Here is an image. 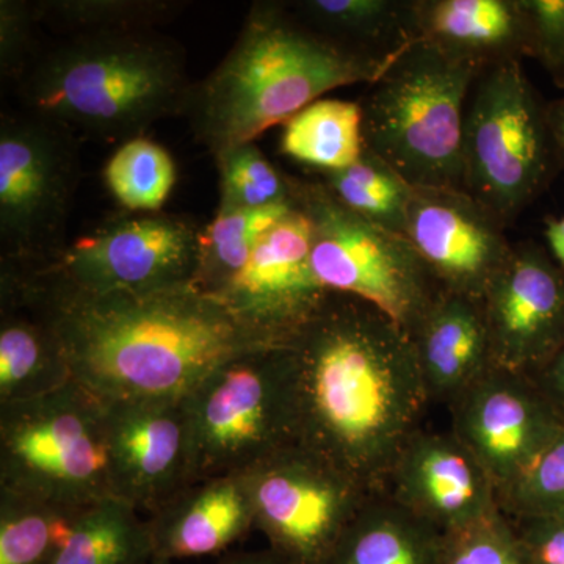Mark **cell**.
<instances>
[{"label": "cell", "mask_w": 564, "mask_h": 564, "mask_svg": "<svg viewBox=\"0 0 564 564\" xmlns=\"http://www.w3.org/2000/svg\"><path fill=\"white\" fill-rule=\"evenodd\" d=\"M547 124L560 170H564V96L547 102Z\"/></svg>", "instance_id": "obj_39"}, {"label": "cell", "mask_w": 564, "mask_h": 564, "mask_svg": "<svg viewBox=\"0 0 564 564\" xmlns=\"http://www.w3.org/2000/svg\"><path fill=\"white\" fill-rule=\"evenodd\" d=\"M494 364L532 377L564 345V267L524 240L481 299Z\"/></svg>", "instance_id": "obj_15"}, {"label": "cell", "mask_w": 564, "mask_h": 564, "mask_svg": "<svg viewBox=\"0 0 564 564\" xmlns=\"http://www.w3.org/2000/svg\"><path fill=\"white\" fill-rule=\"evenodd\" d=\"M293 207L295 196L292 202L262 209L217 212L214 221L202 231L195 284L214 296L243 269L262 237Z\"/></svg>", "instance_id": "obj_29"}, {"label": "cell", "mask_w": 564, "mask_h": 564, "mask_svg": "<svg viewBox=\"0 0 564 564\" xmlns=\"http://www.w3.org/2000/svg\"><path fill=\"white\" fill-rule=\"evenodd\" d=\"M381 491L444 533L500 508L496 486L473 452L454 433L425 426L403 445Z\"/></svg>", "instance_id": "obj_18"}, {"label": "cell", "mask_w": 564, "mask_h": 564, "mask_svg": "<svg viewBox=\"0 0 564 564\" xmlns=\"http://www.w3.org/2000/svg\"><path fill=\"white\" fill-rule=\"evenodd\" d=\"M430 403L448 408L494 364L481 302L443 291L411 334Z\"/></svg>", "instance_id": "obj_19"}, {"label": "cell", "mask_w": 564, "mask_h": 564, "mask_svg": "<svg viewBox=\"0 0 564 564\" xmlns=\"http://www.w3.org/2000/svg\"><path fill=\"white\" fill-rule=\"evenodd\" d=\"M293 196L310 220L318 281L373 304L411 337L444 289L408 237L352 214L317 180H293Z\"/></svg>", "instance_id": "obj_9"}, {"label": "cell", "mask_w": 564, "mask_h": 564, "mask_svg": "<svg viewBox=\"0 0 564 564\" xmlns=\"http://www.w3.org/2000/svg\"><path fill=\"white\" fill-rule=\"evenodd\" d=\"M154 556L150 519L107 497L82 511L55 564H148Z\"/></svg>", "instance_id": "obj_26"}, {"label": "cell", "mask_w": 564, "mask_h": 564, "mask_svg": "<svg viewBox=\"0 0 564 564\" xmlns=\"http://www.w3.org/2000/svg\"><path fill=\"white\" fill-rule=\"evenodd\" d=\"M289 352L296 445L381 491L432 404L413 340L373 304L332 292Z\"/></svg>", "instance_id": "obj_1"}, {"label": "cell", "mask_w": 564, "mask_h": 564, "mask_svg": "<svg viewBox=\"0 0 564 564\" xmlns=\"http://www.w3.org/2000/svg\"><path fill=\"white\" fill-rule=\"evenodd\" d=\"M391 62L322 35L288 3L259 2L229 54L193 87L185 115L217 159L284 126L326 93L372 84Z\"/></svg>", "instance_id": "obj_3"}, {"label": "cell", "mask_w": 564, "mask_h": 564, "mask_svg": "<svg viewBox=\"0 0 564 564\" xmlns=\"http://www.w3.org/2000/svg\"><path fill=\"white\" fill-rule=\"evenodd\" d=\"M443 564H532L502 508L444 536Z\"/></svg>", "instance_id": "obj_33"}, {"label": "cell", "mask_w": 564, "mask_h": 564, "mask_svg": "<svg viewBox=\"0 0 564 564\" xmlns=\"http://www.w3.org/2000/svg\"><path fill=\"white\" fill-rule=\"evenodd\" d=\"M199 239L202 231L180 217L135 214L82 237L32 276L96 295L195 284Z\"/></svg>", "instance_id": "obj_11"}, {"label": "cell", "mask_w": 564, "mask_h": 564, "mask_svg": "<svg viewBox=\"0 0 564 564\" xmlns=\"http://www.w3.org/2000/svg\"><path fill=\"white\" fill-rule=\"evenodd\" d=\"M82 511L0 488V564H55Z\"/></svg>", "instance_id": "obj_28"}, {"label": "cell", "mask_w": 564, "mask_h": 564, "mask_svg": "<svg viewBox=\"0 0 564 564\" xmlns=\"http://www.w3.org/2000/svg\"><path fill=\"white\" fill-rule=\"evenodd\" d=\"M18 285L50 317L74 380L104 403L184 402L223 364L280 347L196 284L99 295L35 276Z\"/></svg>", "instance_id": "obj_2"}, {"label": "cell", "mask_w": 564, "mask_h": 564, "mask_svg": "<svg viewBox=\"0 0 564 564\" xmlns=\"http://www.w3.org/2000/svg\"><path fill=\"white\" fill-rule=\"evenodd\" d=\"M39 117L2 120L0 232L18 258H39L61 239L77 184L69 133Z\"/></svg>", "instance_id": "obj_12"}, {"label": "cell", "mask_w": 564, "mask_h": 564, "mask_svg": "<svg viewBox=\"0 0 564 564\" xmlns=\"http://www.w3.org/2000/svg\"><path fill=\"white\" fill-rule=\"evenodd\" d=\"M281 151L315 173L340 172L366 151L362 107L344 99H318L284 124Z\"/></svg>", "instance_id": "obj_25"}, {"label": "cell", "mask_w": 564, "mask_h": 564, "mask_svg": "<svg viewBox=\"0 0 564 564\" xmlns=\"http://www.w3.org/2000/svg\"><path fill=\"white\" fill-rule=\"evenodd\" d=\"M104 180L124 209L155 214L173 191L176 166L161 144L137 137L115 151L104 170Z\"/></svg>", "instance_id": "obj_30"}, {"label": "cell", "mask_w": 564, "mask_h": 564, "mask_svg": "<svg viewBox=\"0 0 564 564\" xmlns=\"http://www.w3.org/2000/svg\"><path fill=\"white\" fill-rule=\"evenodd\" d=\"M532 31V58L564 88V0H522Z\"/></svg>", "instance_id": "obj_35"}, {"label": "cell", "mask_w": 564, "mask_h": 564, "mask_svg": "<svg viewBox=\"0 0 564 564\" xmlns=\"http://www.w3.org/2000/svg\"><path fill=\"white\" fill-rule=\"evenodd\" d=\"M484 69L426 41L408 44L359 102L366 147L411 187L463 188L464 118Z\"/></svg>", "instance_id": "obj_5"}, {"label": "cell", "mask_w": 564, "mask_h": 564, "mask_svg": "<svg viewBox=\"0 0 564 564\" xmlns=\"http://www.w3.org/2000/svg\"><path fill=\"white\" fill-rule=\"evenodd\" d=\"M176 2L135 0H58L35 7L36 17L74 29L79 35L99 32L143 31L148 22L169 18Z\"/></svg>", "instance_id": "obj_32"}, {"label": "cell", "mask_w": 564, "mask_h": 564, "mask_svg": "<svg viewBox=\"0 0 564 564\" xmlns=\"http://www.w3.org/2000/svg\"><path fill=\"white\" fill-rule=\"evenodd\" d=\"M239 477L254 529L291 564H322L375 492L296 444Z\"/></svg>", "instance_id": "obj_10"}, {"label": "cell", "mask_w": 564, "mask_h": 564, "mask_svg": "<svg viewBox=\"0 0 564 564\" xmlns=\"http://www.w3.org/2000/svg\"><path fill=\"white\" fill-rule=\"evenodd\" d=\"M296 17L350 50L392 61L415 41L413 0H303Z\"/></svg>", "instance_id": "obj_24"}, {"label": "cell", "mask_w": 564, "mask_h": 564, "mask_svg": "<svg viewBox=\"0 0 564 564\" xmlns=\"http://www.w3.org/2000/svg\"><path fill=\"white\" fill-rule=\"evenodd\" d=\"M214 564H291L284 556L278 554L267 545L261 551L239 552V554L226 555L220 562Z\"/></svg>", "instance_id": "obj_41"}, {"label": "cell", "mask_w": 564, "mask_h": 564, "mask_svg": "<svg viewBox=\"0 0 564 564\" xmlns=\"http://www.w3.org/2000/svg\"><path fill=\"white\" fill-rule=\"evenodd\" d=\"M448 411L451 432L484 466L499 499L524 478L564 426L532 378L497 366Z\"/></svg>", "instance_id": "obj_13"}, {"label": "cell", "mask_w": 564, "mask_h": 564, "mask_svg": "<svg viewBox=\"0 0 564 564\" xmlns=\"http://www.w3.org/2000/svg\"><path fill=\"white\" fill-rule=\"evenodd\" d=\"M545 109L519 61L488 66L467 99L463 188L507 228L562 172Z\"/></svg>", "instance_id": "obj_7"}, {"label": "cell", "mask_w": 564, "mask_h": 564, "mask_svg": "<svg viewBox=\"0 0 564 564\" xmlns=\"http://www.w3.org/2000/svg\"><path fill=\"white\" fill-rule=\"evenodd\" d=\"M530 378L544 393L545 399L564 423V345Z\"/></svg>", "instance_id": "obj_38"}, {"label": "cell", "mask_w": 564, "mask_h": 564, "mask_svg": "<svg viewBox=\"0 0 564 564\" xmlns=\"http://www.w3.org/2000/svg\"><path fill=\"white\" fill-rule=\"evenodd\" d=\"M148 564H174L173 562H169V560L158 558V556H154V558L151 560Z\"/></svg>", "instance_id": "obj_42"}, {"label": "cell", "mask_w": 564, "mask_h": 564, "mask_svg": "<svg viewBox=\"0 0 564 564\" xmlns=\"http://www.w3.org/2000/svg\"><path fill=\"white\" fill-rule=\"evenodd\" d=\"M329 295L311 262L310 220L295 202L214 299L270 343L288 347L317 317Z\"/></svg>", "instance_id": "obj_14"}, {"label": "cell", "mask_w": 564, "mask_h": 564, "mask_svg": "<svg viewBox=\"0 0 564 564\" xmlns=\"http://www.w3.org/2000/svg\"><path fill=\"white\" fill-rule=\"evenodd\" d=\"M106 415L111 496L152 518L195 484L184 403H106Z\"/></svg>", "instance_id": "obj_17"}, {"label": "cell", "mask_w": 564, "mask_h": 564, "mask_svg": "<svg viewBox=\"0 0 564 564\" xmlns=\"http://www.w3.org/2000/svg\"><path fill=\"white\" fill-rule=\"evenodd\" d=\"M0 488L73 511L113 497L106 403L73 378L0 404Z\"/></svg>", "instance_id": "obj_6"}, {"label": "cell", "mask_w": 564, "mask_h": 564, "mask_svg": "<svg viewBox=\"0 0 564 564\" xmlns=\"http://www.w3.org/2000/svg\"><path fill=\"white\" fill-rule=\"evenodd\" d=\"M415 40L481 68L532 58L522 0H413Z\"/></svg>", "instance_id": "obj_20"}, {"label": "cell", "mask_w": 564, "mask_h": 564, "mask_svg": "<svg viewBox=\"0 0 564 564\" xmlns=\"http://www.w3.org/2000/svg\"><path fill=\"white\" fill-rule=\"evenodd\" d=\"M508 516L564 511V426L522 480L499 499Z\"/></svg>", "instance_id": "obj_34"}, {"label": "cell", "mask_w": 564, "mask_h": 564, "mask_svg": "<svg viewBox=\"0 0 564 564\" xmlns=\"http://www.w3.org/2000/svg\"><path fill=\"white\" fill-rule=\"evenodd\" d=\"M444 536L388 494L375 491L322 564H443Z\"/></svg>", "instance_id": "obj_22"}, {"label": "cell", "mask_w": 564, "mask_h": 564, "mask_svg": "<svg viewBox=\"0 0 564 564\" xmlns=\"http://www.w3.org/2000/svg\"><path fill=\"white\" fill-rule=\"evenodd\" d=\"M32 9L24 3L2 2L0 7V55L2 69L20 68L29 47L32 28Z\"/></svg>", "instance_id": "obj_37"}, {"label": "cell", "mask_w": 564, "mask_h": 564, "mask_svg": "<svg viewBox=\"0 0 564 564\" xmlns=\"http://www.w3.org/2000/svg\"><path fill=\"white\" fill-rule=\"evenodd\" d=\"M182 403L195 484L247 473L296 444L289 345L223 364Z\"/></svg>", "instance_id": "obj_8"}, {"label": "cell", "mask_w": 564, "mask_h": 564, "mask_svg": "<svg viewBox=\"0 0 564 564\" xmlns=\"http://www.w3.org/2000/svg\"><path fill=\"white\" fill-rule=\"evenodd\" d=\"M148 519L154 555L173 563L221 554L254 529L239 475L196 481Z\"/></svg>", "instance_id": "obj_21"}, {"label": "cell", "mask_w": 564, "mask_h": 564, "mask_svg": "<svg viewBox=\"0 0 564 564\" xmlns=\"http://www.w3.org/2000/svg\"><path fill=\"white\" fill-rule=\"evenodd\" d=\"M218 212L262 209L292 202L293 180L274 169L254 143L223 152Z\"/></svg>", "instance_id": "obj_31"}, {"label": "cell", "mask_w": 564, "mask_h": 564, "mask_svg": "<svg viewBox=\"0 0 564 564\" xmlns=\"http://www.w3.org/2000/svg\"><path fill=\"white\" fill-rule=\"evenodd\" d=\"M544 223V239L549 254L556 263L564 267V217H547Z\"/></svg>", "instance_id": "obj_40"}, {"label": "cell", "mask_w": 564, "mask_h": 564, "mask_svg": "<svg viewBox=\"0 0 564 564\" xmlns=\"http://www.w3.org/2000/svg\"><path fill=\"white\" fill-rule=\"evenodd\" d=\"M195 85L181 47L144 31L77 35L41 58L22 98L33 117L91 137L129 141L187 111Z\"/></svg>", "instance_id": "obj_4"}, {"label": "cell", "mask_w": 564, "mask_h": 564, "mask_svg": "<svg viewBox=\"0 0 564 564\" xmlns=\"http://www.w3.org/2000/svg\"><path fill=\"white\" fill-rule=\"evenodd\" d=\"M508 518L532 564H564V511Z\"/></svg>", "instance_id": "obj_36"}, {"label": "cell", "mask_w": 564, "mask_h": 564, "mask_svg": "<svg viewBox=\"0 0 564 564\" xmlns=\"http://www.w3.org/2000/svg\"><path fill=\"white\" fill-rule=\"evenodd\" d=\"M7 288L32 314L2 310L0 322V404L35 399L62 388L73 380L58 334L39 304L18 289Z\"/></svg>", "instance_id": "obj_23"}, {"label": "cell", "mask_w": 564, "mask_h": 564, "mask_svg": "<svg viewBox=\"0 0 564 564\" xmlns=\"http://www.w3.org/2000/svg\"><path fill=\"white\" fill-rule=\"evenodd\" d=\"M317 181L352 214L406 237L414 187L369 148L348 169L317 173Z\"/></svg>", "instance_id": "obj_27"}, {"label": "cell", "mask_w": 564, "mask_h": 564, "mask_svg": "<svg viewBox=\"0 0 564 564\" xmlns=\"http://www.w3.org/2000/svg\"><path fill=\"white\" fill-rule=\"evenodd\" d=\"M507 226L458 187H414L406 237L444 291L481 302L513 251Z\"/></svg>", "instance_id": "obj_16"}]
</instances>
